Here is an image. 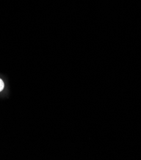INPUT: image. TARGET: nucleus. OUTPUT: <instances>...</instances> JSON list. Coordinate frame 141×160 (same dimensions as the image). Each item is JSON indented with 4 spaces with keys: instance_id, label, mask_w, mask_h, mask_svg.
I'll use <instances>...</instances> for the list:
<instances>
[{
    "instance_id": "1",
    "label": "nucleus",
    "mask_w": 141,
    "mask_h": 160,
    "mask_svg": "<svg viewBox=\"0 0 141 160\" xmlns=\"http://www.w3.org/2000/svg\"><path fill=\"white\" fill-rule=\"evenodd\" d=\"M5 88V84L3 81V80L0 78V92L2 91Z\"/></svg>"
}]
</instances>
